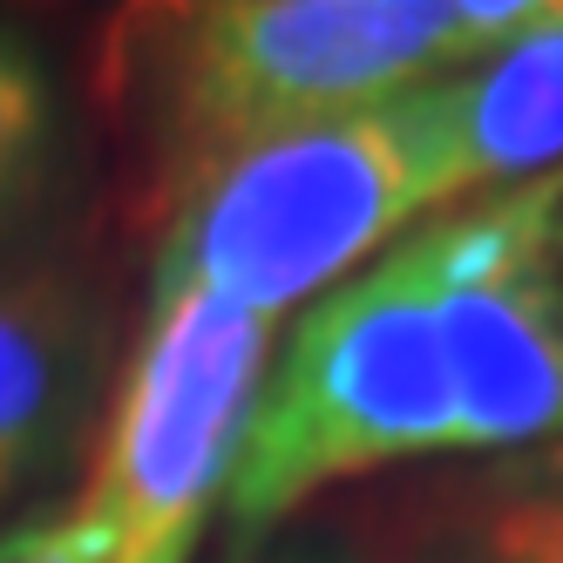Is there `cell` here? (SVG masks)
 I'll list each match as a JSON object with an SVG mask.
<instances>
[{
	"label": "cell",
	"mask_w": 563,
	"mask_h": 563,
	"mask_svg": "<svg viewBox=\"0 0 563 563\" xmlns=\"http://www.w3.org/2000/svg\"><path fill=\"white\" fill-rule=\"evenodd\" d=\"M272 327L197 292H150L109 421L62 509L0 530V563H190L224 516Z\"/></svg>",
	"instance_id": "cell-4"
},
{
	"label": "cell",
	"mask_w": 563,
	"mask_h": 563,
	"mask_svg": "<svg viewBox=\"0 0 563 563\" xmlns=\"http://www.w3.org/2000/svg\"><path fill=\"white\" fill-rule=\"evenodd\" d=\"M421 563H563V496L489 489L428 530Z\"/></svg>",
	"instance_id": "cell-9"
},
{
	"label": "cell",
	"mask_w": 563,
	"mask_h": 563,
	"mask_svg": "<svg viewBox=\"0 0 563 563\" xmlns=\"http://www.w3.org/2000/svg\"><path fill=\"white\" fill-rule=\"evenodd\" d=\"M441 211H449V170L428 82L367 115L224 156L218 170L170 190L150 292H197L278 327Z\"/></svg>",
	"instance_id": "cell-2"
},
{
	"label": "cell",
	"mask_w": 563,
	"mask_h": 563,
	"mask_svg": "<svg viewBox=\"0 0 563 563\" xmlns=\"http://www.w3.org/2000/svg\"><path fill=\"white\" fill-rule=\"evenodd\" d=\"M102 387L96 292L62 265H0V509L89 428Z\"/></svg>",
	"instance_id": "cell-6"
},
{
	"label": "cell",
	"mask_w": 563,
	"mask_h": 563,
	"mask_svg": "<svg viewBox=\"0 0 563 563\" xmlns=\"http://www.w3.org/2000/svg\"><path fill=\"white\" fill-rule=\"evenodd\" d=\"M265 563H367L353 543H340V537H292V543H278Z\"/></svg>",
	"instance_id": "cell-11"
},
{
	"label": "cell",
	"mask_w": 563,
	"mask_h": 563,
	"mask_svg": "<svg viewBox=\"0 0 563 563\" xmlns=\"http://www.w3.org/2000/svg\"><path fill=\"white\" fill-rule=\"evenodd\" d=\"M462 455L522 462L563 441V170L434 218Z\"/></svg>",
	"instance_id": "cell-5"
},
{
	"label": "cell",
	"mask_w": 563,
	"mask_h": 563,
	"mask_svg": "<svg viewBox=\"0 0 563 563\" xmlns=\"http://www.w3.org/2000/svg\"><path fill=\"white\" fill-rule=\"evenodd\" d=\"M434 136L449 205L563 170V0H543V14L475 68L441 75Z\"/></svg>",
	"instance_id": "cell-7"
},
{
	"label": "cell",
	"mask_w": 563,
	"mask_h": 563,
	"mask_svg": "<svg viewBox=\"0 0 563 563\" xmlns=\"http://www.w3.org/2000/svg\"><path fill=\"white\" fill-rule=\"evenodd\" d=\"M537 14L543 0H211L143 14L170 190L224 156L462 75Z\"/></svg>",
	"instance_id": "cell-1"
},
{
	"label": "cell",
	"mask_w": 563,
	"mask_h": 563,
	"mask_svg": "<svg viewBox=\"0 0 563 563\" xmlns=\"http://www.w3.org/2000/svg\"><path fill=\"white\" fill-rule=\"evenodd\" d=\"M62 164V96L21 34H0V231L48 190Z\"/></svg>",
	"instance_id": "cell-8"
},
{
	"label": "cell",
	"mask_w": 563,
	"mask_h": 563,
	"mask_svg": "<svg viewBox=\"0 0 563 563\" xmlns=\"http://www.w3.org/2000/svg\"><path fill=\"white\" fill-rule=\"evenodd\" d=\"M462 455V387L441 327L434 224L312 299L258 380L224 482V522L278 530L333 482Z\"/></svg>",
	"instance_id": "cell-3"
},
{
	"label": "cell",
	"mask_w": 563,
	"mask_h": 563,
	"mask_svg": "<svg viewBox=\"0 0 563 563\" xmlns=\"http://www.w3.org/2000/svg\"><path fill=\"white\" fill-rule=\"evenodd\" d=\"M496 489H550V496H563V441H556V449L522 455V462H503Z\"/></svg>",
	"instance_id": "cell-10"
}]
</instances>
